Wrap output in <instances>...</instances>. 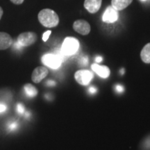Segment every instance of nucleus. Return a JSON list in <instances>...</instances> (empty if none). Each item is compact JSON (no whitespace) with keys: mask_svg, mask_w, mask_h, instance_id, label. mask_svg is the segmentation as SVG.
Masks as SVG:
<instances>
[{"mask_svg":"<svg viewBox=\"0 0 150 150\" xmlns=\"http://www.w3.org/2000/svg\"><path fill=\"white\" fill-rule=\"evenodd\" d=\"M89 92L91 94H95L97 92V88L95 87V86H91L89 88Z\"/></svg>","mask_w":150,"mask_h":150,"instance_id":"21","label":"nucleus"},{"mask_svg":"<svg viewBox=\"0 0 150 150\" xmlns=\"http://www.w3.org/2000/svg\"><path fill=\"white\" fill-rule=\"evenodd\" d=\"M37 40V35L33 32H24L19 35L18 42L22 47H28L33 45Z\"/></svg>","mask_w":150,"mask_h":150,"instance_id":"4","label":"nucleus"},{"mask_svg":"<svg viewBox=\"0 0 150 150\" xmlns=\"http://www.w3.org/2000/svg\"><path fill=\"white\" fill-rule=\"evenodd\" d=\"M102 57H101V56H97L95 59V61H96L97 63H100V62L102 61Z\"/></svg>","mask_w":150,"mask_h":150,"instance_id":"25","label":"nucleus"},{"mask_svg":"<svg viewBox=\"0 0 150 150\" xmlns=\"http://www.w3.org/2000/svg\"><path fill=\"white\" fill-rule=\"evenodd\" d=\"M140 56L144 63H150V43L144 47L140 53Z\"/></svg>","mask_w":150,"mask_h":150,"instance_id":"13","label":"nucleus"},{"mask_svg":"<svg viewBox=\"0 0 150 150\" xmlns=\"http://www.w3.org/2000/svg\"><path fill=\"white\" fill-rule=\"evenodd\" d=\"M143 149L145 150H150V136L146 139L143 142Z\"/></svg>","mask_w":150,"mask_h":150,"instance_id":"15","label":"nucleus"},{"mask_svg":"<svg viewBox=\"0 0 150 150\" xmlns=\"http://www.w3.org/2000/svg\"><path fill=\"white\" fill-rule=\"evenodd\" d=\"M120 72H121L122 74H123V73L125 72V70H124V69H122L121 71H120Z\"/></svg>","mask_w":150,"mask_h":150,"instance_id":"28","label":"nucleus"},{"mask_svg":"<svg viewBox=\"0 0 150 150\" xmlns=\"http://www.w3.org/2000/svg\"><path fill=\"white\" fill-rule=\"evenodd\" d=\"M132 1L133 0H112L111 4L115 10L122 11L131 4Z\"/></svg>","mask_w":150,"mask_h":150,"instance_id":"12","label":"nucleus"},{"mask_svg":"<svg viewBox=\"0 0 150 150\" xmlns=\"http://www.w3.org/2000/svg\"><path fill=\"white\" fill-rule=\"evenodd\" d=\"M13 44V39L8 33L0 32V50L8 49Z\"/></svg>","mask_w":150,"mask_h":150,"instance_id":"11","label":"nucleus"},{"mask_svg":"<svg viewBox=\"0 0 150 150\" xmlns=\"http://www.w3.org/2000/svg\"><path fill=\"white\" fill-rule=\"evenodd\" d=\"M24 90L27 96L29 97H34L38 94V90L36 88L30 83L26 84L24 86Z\"/></svg>","mask_w":150,"mask_h":150,"instance_id":"14","label":"nucleus"},{"mask_svg":"<svg viewBox=\"0 0 150 150\" xmlns=\"http://www.w3.org/2000/svg\"><path fill=\"white\" fill-rule=\"evenodd\" d=\"M6 106L3 104H0V112H4V110H6Z\"/></svg>","mask_w":150,"mask_h":150,"instance_id":"24","label":"nucleus"},{"mask_svg":"<svg viewBox=\"0 0 150 150\" xmlns=\"http://www.w3.org/2000/svg\"><path fill=\"white\" fill-rule=\"evenodd\" d=\"M88 57L86 56L81 57L79 60V64L82 65V66H85V65L88 64Z\"/></svg>","mask_w":150,"mask_h":150,"instance_id":"16","label":"nucleus"},{"mask_svg":"<svg viewBox=\"0 0 150 150\" xmlns=\"http://www.w3.org/2000/svg\"><path fill=\"white\" fill-rule=\"evenodd\" d=\"M38 20L45 27H55L59 23V18L55 11L51 9H43L38 13Z\"/></svg>","mask_w":150,"mask_h":150,"instance_id":"1","label":"nucleus"},{"mask_svg":"<svg viewBox=\"0 0 150 150\" xmlns=\"http://www.w3.org/2000/svg\"><path fill=\"white\" fill-rule=\"evenodd\" d=\"M118 20V12L112 6H108L102 16L103 22L106 23H114Z\"/></svg>","mask_w":150,"mask_h":150,"instance_id":"7","label":"nucleus"},{"mask_svg":"<svg viewBox=\"0 0 150 150\" xmlns=\"http://www.w3.org/2000/svg\"><path fill=\"white\" fill-rule=\"evenodd\" d=\"M115 91L117 92L118 93H121L124 91V87L121 85H117L115 86Z\"/></svg>","mask_w":150,"mask_h":150,"instance_id":"19","label":"nucleus"},{"mask_svg":"<svg viewBox=\"0 0 150 150\" xmlns=\"http://www.w3.org/2000/svg\"><path fill=\"white\" fill-rule=\"evenodd\" d=\"M51 33H52L51 31H46L45 33H44V34H43V35H42L43 41L46 42V41L48 40L49 37H50V34H51Z\"/></svg>","mask_w":150,"mask_h":150,"instance_id":"18","label":"nucleus"},{"mask_svg":"<svg viewBox=\"0 0 150 150\" xmlns=\"http://www.w3.org/2000/svg\"><path fill=\"white\" fill-rule=\"evenodd\" d=\"M17 127L16 123H13L12 125H10V129H15Z\"/></svg>","mask_w":150,"mask_h":150,"instance_id":"26","label":"nucleus"},{"mask_svg":"<svg viewBox=\"0 0 150 150\" xmlns=\"http://www.w3.org/2000/svg\"><path fill=\"white\" fill-rule=\"evenodd\" d=\"M48 72V70L45 67H37L32 73V76H31L32 81L34 83H40L43 79L47 76Z\"/></svg>","mask_w":150,"mask_h":150,"instance_id":"8","label":"nucleus"},{"mask_svg":"<svg viewBox=\"0 0 150 150\" xmlns=\"http://www.w3.org/2000/svg\"><path fill=\"white\" fill-rule=\"evenodd\" d=\"M3 16V9L1 7H0V20H1V17Z\"/></svg>","mask_w":150,"mask_h":150,"instance_id":"27","label":"nucleus"},{"mask_svg":"<svg viewBox=\"0 0 150 150\" xmlns=\"http://www.w3.org/2000/svg\"><path fill=\"white\" fill-rule=\"evenodd\" d=\"M142 1H146V0H142Z\"/></svg>","mask_w":150,"mask_h":150,"instance_id":"29","label":"nucleus"},{"mask_svg":"<svg viewBox=\"0 0 150 150\" xmlns=\"http://www.w3.org/2000/svg\"><path fill=\"white\" fill-rule=\"evenodd\" d=\"M14 47L17 49V50H21L22 47L19 44L18 42H15V44H14Z\"/></svg>","mask_w":150,"mask_h":150,"instance_id":"23","label":"nucleus"},{"mask_svg":"<svg viewBox=\"0 0 150 150\" xmlns=\"http://www.w3.org/2000/svg\"><path fill=\"white\" fill-rule=\"evenodd\" d=\"M46 85L47 86H54L56 85V82L54 81H52V80H49L47 81Z\"/></svg>","mask_w":150,"mask_h":150,"instance_id":"20","label":"nucleus"},{"mask_svg":"<svg viewBox=\"0 0 150 150\" xmlns=\"http://www.w3.org/2000/svg\"><path fill=\"white\" fill-rule=\"evenodd\" d=\"M75 79L82 86L88 85L93 78V74L88 70H79L74 74Z\"/></svg>","mask_w":150,"mask_h":150,"instance_id":"5","label":"nucleus"},{"mask_svg":"<svg viewBox=\"0 0 150 150\" xmlns=\"http://www.w3.org/2000/svg\"><path fill=\"white\" fill-rule=\"evenodd\" d=\"M13 3L15 4H21L24 2V0H11Z\"/></svg>","mask_w":150,"mask_h":150,"instance_id":"22","label":"nucleus"},{"mask_svg":"<svg viewBox=\"0 0 150 150\" xmlns=\"http://www.w3.org/2000/svg\"><path fill=\"white\" fill-rule=\"evenodd\" d=\"M102 0H85L84 7L91 13H95L102 6Z\"/></svg>","mask_w":150,"mask_h":150,"instance_id":"9","label":"nucleus"},{"mask_svg":"<svg viewBox=\"0 0 150 150\" xmlns=\"http://www.w3.org/2000/svg\"><path fill=\"white\" fill-rule=\"evenodd\" d=\"M92 70L94 72H96L100 77L106 79L110 75V70L108 67L104 66V65H99L96 63H94L92 65Z\"/></svg>","mask_w":150,"mask_h":150,"instance_id":"10","label":"nucleus"},{"mask_svg":"<svg viewBox=\"0 0 150 150\" xmlns=\"http://www.w3.org/2000/svg\"><path fill=\"white\" fill-rule=\"evenodd\" d=\"M17 110H18V113L22 114L24 112V107L22 104H18L17 105Z\"/></svg>","mask_w":150,"mask_h":150,"instance_id":"17","label":"nucleus"},{"mask_svg":"<svg viewBox=\"0 0 150 150\" xmlns=\"http://www.w3.org/2000/svg\"><path fill=\"white\" fill-rule=\"evenodd\" d=\"M42 63L52 69H58L61 67L63 61L55 54H47L42 57Z\"/></svg>","mask_w":150,"mask_h":150,"instance_id":"3","label":"nucleus"},{"mask_svg":"<svg viewBox=\"0 0 150 150\" xmlns=\"http://www.w3.org/2000/svg\"><path fill=\"white\" fill-rule=\"evenodd\" d=\"M73 28L76 32L81 35H88L91 31L89 23L83 20H76L73 24Z\"/></svg>","mask_w":150,"mask_h":150,"instance_id":"6","label":"nucleus"},{"mask_svg":"<svg viewBox=\"0 0 150 150\" xmlns=\"http://www.w3.org/2000/svg\"><path fill=\"white\" fill-rule=\"evenodd\" d=\"M79 48V42L73 37H67L63 41L61 47V51L66 56L74 55Z\"/></svg>","mask_w":150,"mask_h":150,"instance_id":"2","label":"nucleus"}]
</instances>
